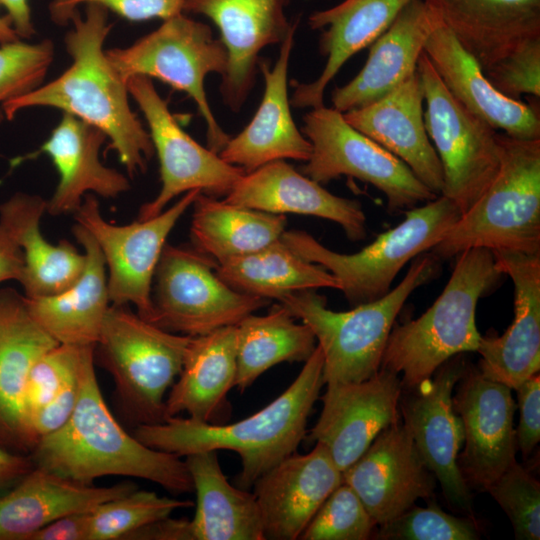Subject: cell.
I'll return each instance as SVG.
<instances>
[{
  "label": "cell",
  "instance_id": "cell-1",
  "mask_svg": "<svg viewBox=\"0 0 540 540\" xmlns=\"http://www.w3.org/2000/svg\"><path fill=\"white\" fill-rule=\"evenodd\" d=\"M65 47L72 64L56 79L2 104L11 120L31 107H52L101 130L130 176L144 172L154 155L149 132L129 104V91L110 63L104 42L112 29L108 10L85 5L71 18Z\"/></svg>",
  "mask_w": 540,
  "mask_h": 540
},
{
  "label": "cell",
  "instance_id": "cell-2",
  "mask_svg": "<svg viewBox=\"0 0 540 540\" xmlns=\"http://www.w3.org/2000/svg\"><path fill=\"white\" fill-rule=\"evenodd\" d=\"M94 361L95 347L84 358L72 415L37 442L29 454L34 466L86 485L117 475L151 481L175 495L194 491L181 457L148 447L117 422L102 395Z\"/></svg>",
  "mask_w": 540,
  "mask_h": 540
},
{
  "label": "cell",
  "instance_id": "cell-3",
  "mask_svg": "<svg viewBox=\"0 0 540 540\" xmlns=\"http://www.w3.org/2000/svg\"><path fill=\"white\" fill-rule=\"evenodd\" d=\"M323 363L317 345L281 395L240 421L210 424L173 416L161 423L136 425L132 434L148 447L179 457L234 451L241 459L235 485L249 490L263 474L294 454L305 437L308 418L324 385Z\"/></svg>",
  "mask_w": 540,
  "mask_h": 540
},
{
  "label": "cell",
  "instance_id": "cell-4",
  "mask_svg": "<svg viewBox=\"0 0 540 540\" xmlns=\"http://www.w3.org/2000/svg\"><path fill=\"white\" fill-rule=\"evenodd\" d=\"M502 275L490 249L459 253L432 306L417 319L392 327L380 367L402 374L406 389L430 378L450 358L477 351L481 338L475 323L477 302Z\"/></svg>",
  "mask_w": 540,
  "mask_h": 540
},
{
  "label": "cell",
  "instance_id": "cell-5",
  "mask_svg": "<svg viewBox=\"0 0 540 540\" xmlns=\"http://www.w3.org/2000/svg\"><path fill=\"white\" fill-rule=\"evenodd\" d=\"M439 260L431 252L419 254L394 289L349 311L329 309L326 298L316 289L297 291L279 300L318 341L324 359V385L361 382L380 369L397 315L413 291L438 275Z\"/></svg>",
  "mask_w": 540,
  "mask_h": 540
},
{
  "label": "cell",
  "instance_id": "cell-6",
  "mask_svg": "<svg viewBox=\"0 0 540 540\" xmlns=\"http://www.w3.org/2000/svg\"><path fill=\"white\" fill-rule=\"evenodd\" d=\"M500 166L482 196L430 251L439 259L470 248L540 253V138L498 132Z\"/></svg>",
  "mask_w": 540,
  "mask_h": 540
},
{
  "label": "cell",
  "instance_id": "cell-7",
  "mask_svg": "<svg viewBox=\"0 0 540 540\" xmlns=\"http://www.w3.org/2000/svg\"><path fill=\"white\" fill-rule=\"evenodd\" d=\"M405 212L400 224L353 254L335 252L302 230H285L281 240L303 259L328 270L355 307L386 295L399 271L439 243L462 215L443 195Z\"/></svg>",
  "mask_w": 540,
  "mask_h": 540
},
{
  "label": "cell",
  "instance_id": "cell-8",
  "mask_svg": "<svg viewBox=\"0 0 540 540\" xmlns=\"http://www.w3.org/2000/svg\"><path fill=\"white\" fill-rule=\"evenodd\" d=\"M190 340L142 318L129 305L109 306L95 355L136 425L165 421L166 394L182 369Z\"/></svg>",
  "mask_w": 540,
  "mask_h": 540
},
{
  "label": "cell",
  "instance_id": "cell-9",
  "mask_svg": "<svg viewBox=\"0 0 540 540\" xmlns=\"http://www.w3.org/2000/svg\"><path fill=\"white\" fill-rule=\"evenodd\" d=\"M106 55L126 82L134 76L157 78L186 93L206 123L213 152L218 154L231 138L212 113L204 88L206 76L223 75L228 62L225 46L205 23L180 13L130 46L107 50Z\"/></svg>",
  "mask_w": 540,
  "mask_h": 540
},
{
  "label": "cell",
  "instance_id": "cell-10",
  "mask_svg": "<svg viewBox=\"0 0 540 540\" xmlns=\"http://www.w3.org/2000/svg\"><path fill=\"white\" fill-rule=\"evenodd\" d=\"M216 266L193 248L166 243L153 279L151 323L195 337L236 326L269 304V299L231 288L217 275Z\"/></svg>",
  "mask_w": 540,
  "mask_h": 540
},
{
  "label": "cell",
  "instance_id": "cell-11",
  "mask_svg": "<svg viewBox=\"0 0 540 540\" xmlns=\"http://www.w3.org/2000/svg\"><path fill=\"white\" fill-rule=\"evenodd\" d=\"M312 151L302 168L319 184L342 175L380 190L391 213L407 211L438 197L398 157L353 128L335 108H312L303 117Z\"/></svg>",
  "mask_w": 540,
  "mask_h": 540
},
{
  "label": "cell",
  "instance_id": "cell-12",
  "mask_svg": "<svg viewBox=\"0 0 540 540\" xmlns=\"http://www.w3.org/2000/svg\"><path fill=\"white\" fill-rule=\"evenodd\" d=\"M424 102V125L442 165L443 196L467 212L482 196L500 166L497 133L448 91L422 52L417 64Z\"/></svg>",
  "mask_w": 540,
  "mask_h": 540
},
{
  "label": "cell",
  "instance_id": "cell-13",
  "mask_svg": "<svg viewBox=\"0 0 540 540\" xmlns=\"http://www.w3.org/2000/svg\"><path fill=\"white\" fill-rule=\"evenodd\" d=\"M200 192L188 191L158 215L125 225L106 221L95 195L84 197L74 216L92 235L103 255L111 304H131L142 318L151 322L153 279L166 239Z\"/></svg>",
  "mask_w": 540,
  "mask_h": 540
},
{
  "label": "cell",
  "instance_id": "cell-14",
  "mask_svg": "<svg viewBox=\"0 0 540 540\" xmlns=\"http://www.w3.org/2000/svg\"><path fill=\"white\" fill-rule=\"evenodd\" d=\"M127 86L147 122L160 164L161 189L140 207L138 219L158 215L172 199L191 190L213 197L226 196L245 171L189 136L176 122L151 78L134 76Z\"/></svg>",
  "mask_w": 540,
  "mask_h": 540
},
{
  "label": "cell",
  "instance_id": "cell-15",
  "mask_svg": "<svg viewBox=\"0 0 540 540\" xmlns=\"http://www.w3.org/2000/svg\"><path fill=\"white\" fill-rule=\"evenodd\" d=\"M467 367L464 353L443 363L434 374L412 388H402L401 421L425 465L440 483L446 500L472 517L470 487L458 466L464 429L453 407V389Z\"/></svg>",
  "mask_w": 540,
  "mask_h": 540
},
{
  "label": "cell",
  "instance_id": "cell-16",
  "mask_svg": "<svg viewBox=\"0 0 540 540\" xmlns=\"http://www.w3.org/2000/svg\"><path fill=\"white\" fill-rule=\"evenodd\" d=\"M401 392L399 375L382 367L361 382L326 384L310 440L321 444L343 472L382 430L401 420Z\"/></svg>",
  "mask_w": 540,
  "mask_h": 540
},
{
  "label": "cell",
  "instance_id": "cell-17",
  "mask_svg": "<svg viewBox=\"0 0 540 540\" xmlns=\"http://www.w3.org/2000/svg\"><path fill=\"white\" fill-rule=\"evenodd\" d=\"M457 384L452 402L465 442L458 466L469 487L486 491L516 461V403L510 387L468 364Z\"/></svg>",
  "mask_w": 540,
  "mask_h": 540
},
{
  "label": "cell",
  "instance_id": "cell-18",
  "mask_svg": "<svg viewBox=\"0 0 540 540\" xmlns=\"http://www.w3.org/2000/svg\"><path fill=\"white\" fill-rule=\"evenodd\" d=\"M292 0H184L183 13L209 18L220 32L228 62L220 93L234 112L241 110L254 84L259 54L281 44L294 21L286 17Z\"/></svg>",
  "mask_w": 540,
  "mask_h": 540
},
{
  "label": "cell",
  "instance_id": "cell-19",
  "mask_svg": "<svg viewBox=\"0 0 540 540\" xmlns=\"http://www.w3.org/2000/svg\"><path fill=\"white\" fill-rule=\"evenodd\" d=\"M377 526L434 497L436 478L425 465L402 421L382 430L342 472Z\"/></svg>",
  "mask_w": 540,
  "mask_h": 540
},
{
  "label": "cell",
  "instance_id": "cell-20",
  "mask_svg": "<svg viewBox=\"0 0 540 540\" xmlns=\"http://www.w3.org/2000/svg\"><path fill=\"white\" fill-rule=\"evenodd\" d=\"M491 251L514 284V320L501 336H481L478 370L515 390L540 370V253Z\"/></svg>",
  "mask_w": 540,
  "mask_h": 540
},
{
  "label": "cell",
  "instance_id": "cell-21",
  "mask_svg": "<svg viewBox=\"0 0 540 540\" xmlns=\"http://www.w3.org/2000/svg\"><path fill=\"white\" fill-rule=\"evenodd\" d=\"M342 482V472L319 443L309 453L295 452L263 474L252 488L265 540L299 539Z\"/></svg>",
  "mask_w": 540,
  "mask_h": 540
},
{
  "label": "cell",
  "instance_id": "cell-22",
  "mask_svg": "<svg viewBox=\"0 0 540 540\" xmlns=\"http://www.w3.org/2000/svg\"><path fill=\"white\" fill-rule=\"evenodd\" d=\"M298 22V19L294 21L280 44L274 66L270 68L267 63L259 62L265 90L257 112L218 153L225 162L242 168L245 173L277 160L306 162L311 155L310 141L302 135L292 118L287 90L288 65Z\"/></svg>",
  "mask_w": 540,
  "mask_h": 540
},
{
  "label": "cell",
  "instance_id": "cell-23",
  "mask_svg": "<svg viewBox=\"0 0 540 540\" xmlns=\"http://www.w3.org/2000/svg\"><path fill=\"white\" fill-rule=\"evenodd\" d=\"M424 53L450 94L469 112L508 136L540 138L536 109L495 89L476 58L441 20L427 39Z\"/></svg>",
  "mask_w": 540,
  "mask_h": 540
},
{
  "label": "cell",
  "instance_id": "cell-24",
  "mask_svg": "<svg viewBox=\"0 0 540 540\" xmlns=\"http://www.w3.org/2000/svg\"><path fill=\"white\" fill-rule=\"evenodd\" d=\"M423 103V88L416 71L379 100L342 114L347 123L401 159L440 196L443 170L425 129Z\"/></svg>",
  "mask_w": 540,
  "mask_h": 540
},
{
  "label": "cell",
  "instance_id": "cell-25",
  "mask_svg": "<svg viewBox=\"0 0 540 540\" xmlns=\"http://www.w3.org/2000/svg\"><path fill=\"white\" fill-rule=\"evenodd\" d=\"M57 343L30 315L24 295L0 289V447L30 454L23 400L36 360Z\"/></svg>",
  "mask_w": 540,
  "mask_h": 540
},
{
  "label": "cell",
  "instance_id": "cell-26",
  "mask_svg": "<svg viewBox=\"0 0 540 540\" xmlns=\"http://www.w3.org/2000/svg\"><path fill=\"white\" fill-rule=\"evenodd\" d=\"M225 202L273 214H299L339 224L352 241L365 238L366 216L361 204L334 195L284 160L245 173L225 196Z\"/></svg>",
  "mask_w": 540,
  "mask_h": 540
},
{
  "label": "cell",
  "instance_id": "cell-27",
  "mask_svg": "<svg viewBox=\"0 0 540 540\" xmlns=\"http://www.w3.org/2000/svg\"><path fill=\"white\" fill-rule=\"evenodd\" d=\"M440 22L424 0H412L369 46L367 61L346 85L332 92L341 113L364 107L387 95L417 71L420 55Z\"/></svg>",
  "mask_w": 540,
  "mask_h": 540
},
{
  "label": "cell",
  "instance_id": "cell-28",
  "mask_svg": "<svg viewBox=\"0 0 540 540\" xmlns=\"http://www.w3.org/2000/svg\"><path fill=\"white\" fill-rule=\"evenodd\" d=\"M106 140V135L98 128L63 113L40 148L59 175L56 189L47 200L48 214H74L87 194L112 199L130 189L123 173L100 161V148Z\"/></svg>",
  "mask_w": 540,
  "mask_h": 540
},
{
  "label": "cell",
  "instance_id": "cell-29",
  "mask_svg": "<svg viewBox=\"0 0 540 540\" xmlns=\"http://www.w3.org/2000/svg\"><path fill=\"white\" fill-rule=\"evenodd\" d=\"M237 375L236 326L191 337L182 369L165 399V419L186 413L195 421L223 424L227 395Z\"/></svg>",
  "mask_w": 540,
  "mask_h": 540
},
{
  "label": "cell",
  "instance_id": "cell-30",
  "mask_svg": "<svg viewBox=\"0 0 540 540\" xmlns=\"http://www.w3.org/2000/svg\"><path fill=\"white\" fill-rule=\"evenodd\" d=\"M411 1L343 0L331 8L313 12L308 25L322 31L319 52L327 61L316 80L295 84L290 104L295 108L324 105V91L346 61L370 46Z\"/></svg>",
  "mask_w": 540,
  "mask_h": 540
},
{
  "label": "cell",
  "instance_id": "cell-31",
  "mask_svg": "<svg viewBox=\"0 0 540 540\" xmlns=\"http://www.w3.org/2000/svg\"><path fill=\"white\" fill-rule=\"evenodd\" d=\"M73 235L86 257L80 277L60 293L26 298L27 309L37 324L57 343L95 346L111 305L103 255L86 228L76 223Z\"/></svg>",
  "mask_w": 540,
  "mask_h": 540
},
{
  "label": "cell",
  "instance_id": "cell-32",
  "mask_svg": "<svg viewBox=\"0 0 540 540\" xmlns=\"http://www.w3.org/2000/svg\"><path fill=\"white\" fill-rule=\"evenodd\" d=\"M136 488L131 482L108 487L86 485L34 466L12 490L0 496V540H29L63 515L91 510Z\"/></svg>",
  "mask_w": 540,
  "mask_h": 540
},
{
  "label": "cell",
  "instance_id": "cell-33",
  "mask_svg": "<svg viewBox=\"0 0 540 540\" xmlns=\"http://www.w3.org/2000/svg\"><path fill=\"white\" fill-rule=\"evenodd\" d=\"M484 71L540 35V0H424Z\"/></svg>",
  "mask_w": 540,
  "mask_h": 540
},
{
  "label": "cell",
  "instance_id": "cell-34",
  "mask_svg": "<svg viewBox=\"0 0 540 540\" xmlns=\"http://www.w3.org/2000/svg\"><path fill=\"white\" fill-rule=\"evenodd\" d=\"M47 200L17 192L0 204V224L21 249L24 271L19 282L26 298L49 296L70 287L82 274L86 257L67 240L52 244L42 235Z\"/></svg>",
  "mask_w": 540,
  "mask_h": 540
},
{
  "label": "cell",
  "instance_id": "cell-35",
  "mask_svg": "<svg viewBox=\"0 0 540 540\" xmlns=\"http://www.w3.org/2000/svg\"><path fill=\"white\" fill-rule=\"evenodd\" d=\"M184 461L196 492L192 540H265L254 494L228 482L217 451L192 453Z\"/></svg>",
  "mask_w": 540,
  "mask_h": 540
},
{
  "label": "cell",
  "instance_id": "cell-36",
  "mask_svg": "<svg viewBox=\"0 0 540 540\" xmlns=\"http://www.w3.org/2000/svg\"><path fill=\"white\" fill-rule=\"evenodd\" d=\"M192 206L193 249L217 264L262 249L286 230L285 215L237 206L201 192Z\"/></svg>",
  "mask_w": 540,
  "mask_h": 540
},
{
  "label": "cell",
  "instance_id": "cell-37",
  "mask_svg": "<svg viewBox=\"0 0 540 540\" xmlns=\"http://www.w3.org/2000/svg\"><path fill=\"white\" fill-rule=\"evenodd\" d=\"M316 346L311 329L296 322V317L280 302L265 315L246 316L236 325L235 387L245 391L279 363L305 362Z\"/></svg>",
  "mask_w": 540,
  "mask_h": 540
},
{
  "label": "cell",
  "instance_id": "cell-38",
  "mask_svg": "<svg viewBox=\"0 0 540 540\" xmlns=\"http://www.w3.org/2000/svg\"><path fill=\"white\" fill-rule=\"evenodd\" d=\"M216 273L236 291L269 300L308 289L339 290L338 280L328 270L297 255L281 238L217 264Z\"/></svg>",
  "mask_w": 540,
  "mask_h": 540
},
{
  "label": "cell",
  "instance_id": "cell-39",
  "mask_svg": "<svg viewBox=\"0 0 540 540\" xmlns=\"http://www.w3.org/2000/svg\"><path fill=\"white\" fill-rule=\"evenodd\" d=\"M190 506L189 500L159 496L153 491L136 488L90 510V540L126 539L134 531Z\"/></svg>",
  "mask_w": 540,
  "mask_h": 540
},
{
  "label": "cell",
  "instance_id": "cell-40",
  "mask_svg": "<svg viewBox=\"0 0 540 540\" xmlns=\"http://www.w3.org/2000/svg\"><path fill=\"white\" fill-rule=\"evenodd\" d=\"M378 526L373 537L377 540H477L481 537L472 517L448 514L434 501L426 508L413 505Z\"/></svg>",
  "mask_w": 540,
  "mask_h": 540
},
{
  "label": "cell",
  "instance_id": "cell-41",
  "mask_svg": "<svg viewBox=\"0 0 540 540\" xmlns=\"http://www.w3.org/2000/svg\"><path fill=\"white\" fill-rule=\"evenodd\" d=\"M375 526L360 498L342 482L322 503L299 539L366 540Z\"/></svg>",
  "mask_w": 540,
  "mask_h": 540
},
{
  "label": "cell",
  "instance_id": "cell-42",
  "mask_svg": "<svg viewBox=\"0 0 540 540\" xmlns=\"http://www.w3.org/2000/svg\"><path fill=\"white\" fill-rule=\"evenodd\" d=\"M506 513L517 540L540 539V483L516 461L486 490Z\"/></svg>",
  "mask_w": 540,
  "mask_h": 540
},
{
  "label": "cell",
  "instance_id": "cell-43",
  "mask_svg": "<svg viewBox=\"0 0 540 540\" xmlns=\"http://www.w3.org/2000/svg\"><path fill=\"white\" fill-rule=\"evenodd\" d=\"M89 347L92 346L57 344L36 360L28 375L23 400L29 435L33 416L77 375Z\"/></svg>",
  "mask_w": 540,
  "mask_h": 540
},
{
  "label": "cell",
  "instance_id": "cell-44",
  "mask_svg": "<svg viewBox=\"0 0 540 540\" xmlns=\"http://www.w3.org/2000/svg\"><path fill=\"white\" fill-rule=\"evenodd\" d=\"M53 58L54 44L49 39L0 45V104L39 87Z\"/></svg>",
  "mask_w": 540,
  "mask_h": 540
},
{
  "label": "cell",
  "instance_id": "cell-45",
  "mask_svg": "<svg viewBox=\"0 0 540 540\" xmlns=\"http://www.w3.org/2000/svg\"><path fill=\"white\" fill-rule=\"evenodd\" d=\"M503 95L520 100L523 94L540 96V35L524 39L483 71Z\"/></svg>",
  "mask_w": 540,
  "mask_h": 540
},
{
  "label": "cell",
  "instance_id": "cell-46",
  "mask_svg": "<svg viewBox=\"0 0 540 540\" xmlns=\"http://www.w3.org/2000/svg\"><path fill=\"white\" fill-rule=\"evenodd\" d=\"M96 4L122 18L141 22L154 18L168 19L183 13L184 0H51L49 15L57 25L70 24L80 5Z\"/></svg>",
  "mask_w": 540,
  "mask_h": 540
},
{
  "label": "cell",
  "instance_id": "cell-47",
  "mask_svg": "<svg viewBox=\"0 0 540 540\" xmlns=\"http://www.w3.org/2000/svg\"><path fill=\"white\" fill-rule=\"evenodd\" d=\"M94 347L95 346H92L87 349L84 358L87 352ZM82 364L77 375L69 380L65 386L33 416L30 422V435L34 447L41 438L61 428L72 415L79 396Z\"/></svg>",
  "mask_w": 540,
  "mask_h": 540
},
{
  "label": "cell",
  "instance_id": "cell-48",
  "mask_svg": "<svg viewBox=\"0 0 540 540\" xmlns=\"http://www.w3.org/2000/svg\"><path fill=\"white\" fill-rule=\"evenodd\" d=\"M520 419L515 430L516 446L527 458L540 441V376L525 380L516 389Z\"/></svg>",
  "mask_w": 540,
  "mask_h": 540
},
{
  "label": "cell",
  "instance_id": "cell-49",
  "mask_svg": "<svg viewBox=\"0 0 540 540\" xmlns=\"http://www.w3.org/2000/svg\"><path fill=\"white\" fill-rule=\"evenodd\" d=\"M29 540H90V510L63 515L36 531Z\"/></svg>",
  "mask_w": 540,
  "mask_h": 540
},
{
  "label": "cell",
  "instance_id": "cell-50",
  "mask_svg": "<svg viewBox=\"0 0 540 540\" xmlns=\"http://www.w3.org/2000/svg\"><path fill=\"white\" fill-rule=\"evenodd\" d=\"M192 540L190 520L169 517L146 525L125 540Z\"/></svg>",
  "mask_w": 540,
  "mask_h": 540
},
{
  "label": "cell",
  "instance_id": "cell-51",
  "mask_svg": "<svg viewBox=\"0 0 540 540\" xmlns=\"http://www.w3.org/2000/svg\"><path fill=\"white\" fill-rule=\"evenodd\" d=\"M23 271L22 251L0 224V284L9 280L20 282Z\"/></svg>",
  "mask_w": 540,
  "mask_h": 540
},
{
  "label": "cell",
  "instance_id": "cell-52",
  "mask_svg": "<svg viewBox=\"0 0 540 540\" xmlns=\"http://www.w3.org/2000/svg\"><path fill=\"white\" fill-rule=\"evenodd\" d=\"M33 468L29 454L14 453L0 447V491L18 482Z\"/></svg>",
  "mask_w": 540,
  "mask_h": 540
},
{
  "label": "cell",
  "instance_id": "cell-53",
  "mask_svg": "<svg viewBox=\"0 0 540 540\" xmlns=\"http://www.w3.org/2000/svg\"><path fill=\"white\" fill-rule=\"evenodd\" d=\"M1 6L7 11L14 30L20 39L32 37L35 33L31 17L29 0H0Z\"/></svg>",
  "mask_w": 540,
  "mask_h": 540
},
{
  "label": "cell",
  "instance_id": "cell-54",
  "mask_svg": "<svg viewBox=\"0 0 540 540\" xmlns=\"http://www.w3.org/2000/svg\"><path fill=\"white\" fill-rule=\"evenodd\" d=\"M1 6V4H0ZM20 40L9 18L0 15V45Z\"/></svg>",
  "mask_w": 540,
  "mask_h": 540
}]
</instances>
